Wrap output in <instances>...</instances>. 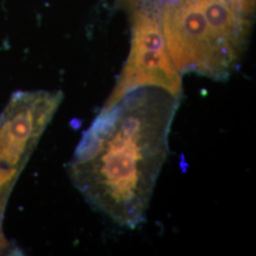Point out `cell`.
<instances>
[{"label": "cell", "instance_id": "obj_1", "mask_svg": "<svg viewBox=\"0 0 256 256\" xmlns=\"http://www.w3.org/2000/svg\"><path fill=\"white\" fill-rule=\"evenodd\" d=\"M180 100L154 86L129 92L101 110L68 162L84 198L119 226L135 229L146 220Z\"/></svg>", "mask_w": 256, "mask_h": 256}, {"label": "cell", "instance_id": "obj_2", "mask_svg": "<svg viewBox=\"0 0 256 256\" xmlns=\"http://www.w3.org/2000/svg\"><path fill=\"white\" fill-rule=\"evenodd\" d=\"M131 16V48L118 81L102 110L129 92L154 86L182 98V80L165 44L160 25L162 0H122Z\"/></svg>", "mask_w": 256, "mask_h": 256}, {"label": "cell", "instance_id": "obj_3", "mask_svg": "<svg viewBox=\"0 0 256 256\" xmlns=\"http://www.w3.org/2000/svg\"><path fill=\"white\" fill-rule=\"evenodd\" d=\"M160 25L168 52L180 74L224 81L238 68V61L214 36L194 0H164Z\"/></svg>", "mask_w": 256, "mask_h": 256}, {"label": "cell", "instance_id": "obj_4", "mask_svg": "<svg viewBox=\"0 0 256 256\" xmlns=\"http://www.w3.org/2000/svg\"><path fill=\"white\" fill-rule=\"evenodd\" d=\"M63 100L61 92H18L0 115V221L19 174Z\"/></svg>", "mask_w": 256, "mask_h": 256}, {"label": "cell", "instance_id": "obj_5", "mask_svg": "<svg viewBox=\"0 0 256 256\" xmlns=\"http://www.w3.org/2000/svg\"><path fill=\"white\" fill-rule=\"evenodd\" d=\"M212 34L238 63L247 46L250 30L247 16L232 8L227 0H194Z\"/></svg>", "mask_w": 256, "mask_h": 256}, {"label": "cell", "instance_id": "obj_6", "mask_svg": "<svg viewBox=\"0 0 256 256\" xmlns=\"http://www.w3.org/2000/svg\"><path fill=\"white\" fill-rule=\"evenodd\" d=\"M10 248V245L9 241L5 238L2 228H0V254H2L3 252H9Z\"/></svg>", "mask_w": 256, "mask_h": 256}]
</instances>
